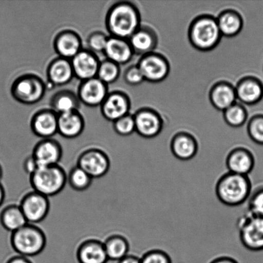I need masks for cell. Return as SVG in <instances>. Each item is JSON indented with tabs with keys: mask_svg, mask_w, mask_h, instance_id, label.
I'll use <instances>...</instances> for the list:
<instances>
[{
	"mask_svg": "<svg viewBox=\"0 0 263 263\" xmlns=\"http://www.w3.org/2000/svg\"><path fill=\"white\" fill-rule=\"evenodd\" d=\"M105 25L110 36L128 40L140 27L138 8L128 2L116 3L107 11Z\"/></svg>",
	"mask_w": 263,
	"mask_h": 263,
	"instance_id": "1",
	"label": "cell"
},
{
	"mask_svg": "<svg viewBox=\"0 0 263 263\" xmlns=\"http://www.w3.org/2000/svg\"><path fill=\"white\" fill-rule=\"evenodd\" d=\"M252 191V182L249 176L229 172L221 175L215 185L216 197L229 207L243 204L248 200Z\"/></svg>",
	"mask_w": 263,
	"mask_h": 263,
	"instance_id": "2",
	"label": "cell"
},
{
	"mask_svg": "<svg viewBox=\"0 0 263 263\" xmlns=\"http://www.w3.org/2000/svg\"><path fill=\"white\" fill-rule=\"evenodd\" d=\"M46 236L41 228L34 224L27 223L14 232L10 237V243L20 256L26 257L37 256L45 249Z\"/></svg>",
	"mask_w": 263,
	"mask_h": 263,
	"instance_id": "3",
	"label": "cell"
},
{
	"mask_svg": "<svg viewBox=\"0 0 263 263\" xmlns=\"http://www.w3.org/2000/svg\"><path fill=\"white\" fill-rule=\"evenodd\" d=\"M68 176L60 165L39 167L30 176L31 186L33 191L46 197H53L64 190Z\"/></svg>",
	"mask_w": 263,
	"mask_h": 263,
	"instance_id": "4",
	"label": "cell"
},
{
	"mask_svg": "<svg viewBox=\"0 0 263 263\" xmlns=\"http://www.w3.org/2000/svg\"><path fill=\"white\" fill-rule=\"evenodd\" d=\"M47 89L43 80L37 74L27 73L17 77L10 88L13 99L20 104L34 105L45 97Z\"/></svg>",
	"mask_w": 263,
	"mask_h": 263,
	"instance_id": "5",
	"label": "cell"
},
{
	"mask_svg": "<svg viewBox=\"0 0 263 263\" xmlns=\"http://www.w3.org/2000/svg\"><path fill=\"white\" fill-rule=\"evenodd\" d=\"M221 36L217 20L209 15L197 18L190 27L191 42L200 50L208 51L215 48Z\"/></svg>",
	"mask_w": 263,
	"mask_h": 263,
	"instance_id": "6",
	"label": "cell"
},
{
	"mask_svg": "<svg viewBox=\"0 0 263 263\" xmlns=\"http://www.w3.org/2000/svg\"><path fill=\"white\" fill-rule=\"evenodd\" d=\"M237 228L245 248L252 252L263 251V217L247 212L237 221Z\"/></svg>",
	"mask_w": 263,
	"mask_h": 263,
	"instance_id": "7",
	"label": "cell"
},
{
	"mask_svg": "<svg viewBox=\"0 0 263 263\" xmlns=\"http://www.w3.org/2000/svg\"><path fill=\"white\" fill-rule=\"evenodd\" d=\"M19 206L27 222L36 225L47 217L50 203L48 197L33 190L23 196Z\"/></svg>",
	"mask_w": 263,
	"mask_h": 263,
	"instance_id": "8",
	"label": "cell"
},
{
	"mask_svg": "<svg viewBox=\"0 0 263 263\" xmlns=\"http://www.w3.org/2000/svg\"><path fill=\"white\" fill-rule=\"evenodd\" d=\"M77 165L92 179H97L105 176L109 171L110 161L102 149L91 148L85 149L79 155Z\"/></svg>",
	"mask_w": 263,
	"mask_h": 263,
	"instance_id": "9",
	"label": "cell"
},
{
	"mask_svg": "<svg viewBox=\"0 0 263 263\" xmlns=\"http://www.w3.org/2000/svg\"><path fill=\"white\" fill-rule=\"evenodd\" d=\"M109 93L108 85L96 77L82 81L77 95L81 104L96 107L101 106Z\"/></svg>",
	"mask_w": 263,
	"mask_h": 263,
	"instance_id": "10",
	"label": "cell"
},
{
	"mask_svg": "<svg viewBox=\"0 0 263 263\" xmlns=\"http://www.w3.org/2000/svg\"><path fill=\"white\" fill-rule=\"evenodd\" d=\"M138 66L144 80L151 82L163 81L170 71L168 63L164 57L159 54L148 53L144 55Z\"/></svg>",
	"mask_w": 263,
	"mask_h": 263,
	"instance_id": "11",
	"label": "cell"
},
{
	"mask_svg": "<svg viewBox=\"0 0 263 263\" xmlns=\"http://www.w3.org/2000/svg\"><path fill=\"white\" fill-rule=\"evenodd\" d=\"M130 109L129 97L120 91L109 92L100 106L103 117L112 123L128 115Z\"/></svg>",
	"mask_w": 263,
	"mask_h": 263,
	"instance_id": "12",
	"label": "cell"
},
{
	"mask_svg": "<svg viewBox=\"0 0 263 263\" xmlns=\"http://www.w3.org/2000/svg\"><path fill=\"white\" fill-rule=\"evenodd\" d=\"M74 77L81 81L96 78L100 63L97 54L89 50H82L71 60Z\"/></svg>",
	"mask_w": 263,
	"mask_h": 263,
	"instance_id": "13",
	"label": "cell"
},
{
	"mask_svg": "<svg viewBox=\"0 0 263 263\" xmlns=\"http://www.w3.org/2000/svg\"><path fill=\"white\" fill-rule=\"evenodd\" d=\"M63 148L58 141L50 139H41L35 144L32 156L39 167L58 165L63 157Z\"/></svg>",
	"mask_w": 263,
	"mask_h": 263,
	"instance_id": "14",
	"label": "cell"
},
{
	"mask_svg": "<svg viewBox=\"0 0 263 263\" xmlns=\"http://www.w3.org/2000/svg\"><path fill=\"white\" fill-rule=\"evenodd\" d=\"M58 117L59 115L51 109L39 110L31 119V130L41 139L52 138L58 134Z\"/></svg>",
	"mask_w": 263,
	"mask_h": 263,
	"instance_id": "15",
	"label": "cell"
},
{
	"mask_svg": "<svg viewBox=\"0 0 263 263\" xmlns=\"http://www.w3.org/2000/svg\"><path fill=\"white\" fill-rule=\"evenodd\" d=\"M255 162L254 154L249 149L243 146L232 149L226 159L228 172L247 176L254 170Z\"/></svg>",
	"mask_w": 263,
	"mask_h": 263,
	"instance_id": "16",
	"label": "cell"
},
{
	"mask_svg": "<svg viewBox=\"0 0 263 263\" xmlns=\"http://www.w3.org/2000/svg\"><path fill=\"white\" fill-rule=\"evenodd\" d=\"M53 47L59 57L71 60L82 50V41L74 31L62 30L54 39Z\"/></svg>",
	"mask_w": 263,
	"mask_h": 263,
	"instance_id": "17",
	"label": "cell"
},
{
	"mask_svg": "<svg viewBox=\"0 0 263 263\" xmlns=\"http://www.w3.org/2000/svg\"><path fill=\"white\" fill-rule=\"evenodd\" d=\"M136 132L144 138H153L162 130V123L157 113L149 109H141L134 116Z\"/></svg>",
	"mask_w": 263,
	"mask_h": 263,
	"instance_id": "18",
	"label": "cell"
},
{
	"mask_svg": "<svg viewBox=\"0 0 263 263\" xmlns=\"http://www.w3.org/2000/svg\"><path fill=\"white\" fill-rule=\"evenodd\" d=\"M49 84L53 86L68 84L74 77L71 60L58 57L49 64L47 68Z\"/></svg>",
	"mask_w": 263,
	"mask_h": 263,
	"instance_id": "19",
	"label": "cell"
},
{
	"mask_svg": "<svg viewBox=\"0 0 263 263\" xmlns=\"http://www.w3.org/2000/svg\"><path fill=\"white\" fill-rule=\"evenodd\" d=\"M170 149L175 158L187 161L194 158L197 154L198 144L197 139L190 134L180 133L172 138Z\"/></svg>",
	"mask_w": 263,
	"mask_h": 263,
	"instance_id": "20",
	"label": "cell"
},
{
	"mask_svg": "<svg viewBox=\"0 0 263 263\" xmlns=\"http://www.w3.org/2000/svg\"><path fill=\"white\" fill-rule=\"evenodd\" d=\"M77 258L79 263H106L109 260L104 242L96 239L82 242L77 249Z\"/></svg>",
	"mask_w": 263,
	"mask_h": 263,
	"instance_id": "21",
	"label": "cell"
},
{
	"mask_svg": "<svg viewBox=\"0 0 263 263\" xmlns=\"http://www.w3.org/2000/svg\"><path fill=\"white\" fill-rule=\"evenodd\" d=\"M108 60L118 65H124L134 55V51L128 40L109 36L104 52Z\"/></svg>",
	"mask_w": 263,
	"mask_h": 263,
	"instance_id": "22",
	"label": "cell"
},
{
	"mask_svg": "<svg viewBox=\"0 0 263 263\" xmlns=\"http://www.w3.org/2000/svg\"><path fill=\"white\" fill-rule=\"evenodd\" d=\"M85 120L79 110L59 115L58 134L66 139H74L81 135Z\"/></svg>",
	"mask_w": 263,
	"mask_h": 263,
	"instance_id": "23",
	"label": "cell"
},
{
	"mask_svg": "<svg viewBox=\"0 0 263 263\" xmlns=\"http://www.w3.org/2000/svg\"><path fill=\"white\" fill-rule=\"evenodd\" d=\"M236 97L247 105H254L263 98V84L254 77H246L236 87Z\"/></svg>",
	"mask_w": 263,
	"mask_h": 263,
	"instance_id": "24",
	"label": "cell"
},
{
	"mask_svg": "<svg viewBox=\"0 0 263 263\" xmlns=\"http://www.w3.org/2000/svg\"><path fill=\"white\" fill-rule=\"evenodd\" d=\"M128 42L134 53L145 55L156 48L157 40L156 33L151 28L140 27L128 39Z\"/></svg>",
	"mask_w": 263,
	"mask_h": 263,
	"instance_id": "25",
	"label": "cell"
},
{
	"mask_svg": "<svg viewBox=\"0 0 263 263\" xmlns=\"http://www.w3.org/2000/svg\"><path fill=\"white\" fill-rule=\"evenodd\" d=\"M211 101L216 109L224 110L235 104L236 90L225 82L214 86L211 91Z\"/></svg>",
	"mask_w": 263,
	"mask_h": 263,
	"instance_id": "26",
	"label": "cell"
},
{
	"mask_svg": "<svg viewBox=\"0 0 263 263\" xmlns=\"http://www.w3.org/2000/svg\"><path fill=\"white\" fill-rule=\"evenodd\" d=\"M81 104L77 95L69 90L57 92L50 101L51 109L58 115L79 110Z\"/></svg>",
	"mask_w": 263,
	"mask_h": 263,
	"instance_id": "27",
	"label": "cell"
},
{
	"mask_svg": "<svg viewBox=\"0 0 263 263\" xmlns=\"http://www.w3.org/2000/svg\"><path fill=\"white\" fill-rule=\"evenodd\" d=\"M0 222L12 233L28 223L19 205H9L5 208L0 215Z\"/></svg>",
	"mask_w": 263,
	"mask_h": 263,
	"instance_id": "28",
	"label": "cell"
},
{
	"mask_svg": "<svg viewBox=\"0 0 263 263\" xmlns=\"http://www.w3.org/2000/svg\"><path fill=\"white\" fill-rule=\"evenodd\" d=\"M104 244L108 259L120 261L128 255L129 242L125 237L120 234L109 236Z\"/></svg>",
	"mask_w": 263,
	"mask_h": 263,
	"instance_id": "29",
	"label": "cell"
},
{
	"mask_svg": "<svg viewBox=\"0 0 263 263\" xmlns=\"http://www.w3.org/2000/svg\"><path fill=\"white\" fill-rule=\"evenodd\" d=\"M217 23L221 35L233 37L240 32L243 21L241 15L234 10H227L221 14Z\"/></svg>",
	"mask_w": 263,
	"mask_h": 263,
	"instance_id": "30",
	"label": "cell"
},
{
	"mask_svg": "<svg viewBox=\"0 0 263 263\" xmlns=\"http://www.w3.org/2000/svg\"><path fill=\"white\" fill-rule=\"evenodd\" d=\"M92 178L89 176L81 167L76 166L70 170L68 181L70 187L77 192H84L91 186Z\"/></svg>",
	"mask_w": 263,
	"mask_h": 263,
	"instance_id": "31",
	"label": "cell"
},
{
	"mask_svg": "<svg viewBox=\"0 0 263 263\" xmlns=\"http://www.w3.org/2000/svg\"><path fill=\"white\" fill-rule=\"evenodd\" d=\"M120 72L118 64L106 59L100 63L97 77L107 85L111 84L119 79Z\"/></svg>",
	"mask_w": 263,
	"mask_h": 263,
	"instance_id": "32",
	"label": "cell"
},
{
	"mask_svg": "<svg viewBox=\"0 0 263 263\" xmlns=\"http://www.w3.org/2000/svg\"><path fill=\"white\" fill-rule=\"evenodd\" d=\"M227 123L234 127H238L246 123L247 113L241 105L234 104L224 111Z\"/></svg>",
	"mask_w": 263,
	"mask_h": 263,
	"instance_id": "33",
	"label": "cell"
},
{
	"mask_svg": "<svg viewBox=\"0 0 263 263\" xmlns=\"http://www.w3.org/2000/svg\"><path fill=\"white\" fill-rule=\"evenodd\" d=\"M247 212L263 217V185L252 191L248 199Z\"/></svg>",
	"mask_w": 263,
	"mask_h": 263,
	"instance_id": "34",
	"label": "cell"
},
{
	"mask_svg": "<svg viewBox=\"0 0 263 263\" xmlns=\"http://www.w3.org/2000/svg\"><path fill=\"white\" fill-rule=\"evenodd\" d=\"M247 130L250 138L255 143L263 145V115H256L252 118Z\"/></svg>",
	"mask_w": 263,
	"mask_h": 263,
	"instance_id": "35",
	"label": "cell"
},
{
	"mask_svg": "<svg viewBox=\"0 0 263 263\" xmlns=\"http://www.w3.org/2000/svg\"><path fill=\"white\" fill-rule=\"evenodd\" d=\"M113 128L118 135L128 136L136 132L134 116L129 114L113 122Z\"/></svg>",
	"mask_w": 263,
	"mask_h": 263,
	"instance_id": "36",
	"label": "cell"
},
{
	"mask_svg": "<svg viewBox=\"0 0 263 263\" xmlns=\"http://www.w3.org/2000/svg\"><path fill=\"white\" fill-rule=\"evenodd\" d=\"M109 36L99 31L91 33L87 40L88 50L96 53H104Z\"/></svg>",
	"mask_w": 263,
	"mask_h": 263,
	"instance_id": "37",
	"label": "cell"
},
{
	"mask_svg": "<svg viewBox=\"0 0 263 263\" xmlns=\"http://www.w3.org/2000/svg\"><path fill=\"white\" fill-rule=\"evenodd\" d=\"M141 263H172L170 255L161 249H152L140 257Z\"/></svg>",
	"mask_w": 263,
	"mask_h": 263,
	"instance_id": "38",
	"label": "cell"
},
{
	"mask_svg": "<svg viewBox=\"0 0 263 263\" xmlns=\"http://www.w3.org/2000/svg\"><path fill=\"white\" fill-rule=\"evenodd\" d=\"M124 79L126 83L131 86H136L145 81L138 66H133L128 68L125 71Z\"/></svg>",
	"mask_w": 263,
	"mask_h": 263,
	"instance_id": "39",
	"label": "cell"
},
{
	"mask_svg": "<svg viewBox=\"0 0 263 263\" xmlns=\"http://www.w3.org/2000/svg\"><path fill=\"white\" fill-rule=\"evenodd\" d=\"M39 168V165L37 162H36L35 159L33 158L32 154L30 156H28L27 158L25 159L24 162H23V169L25 172L27 173L30 176L31 175L34 174Z\"/></svg>",
	"mask_w": 263,
	"mask_h": 263,
	"instance_id": "40",
	"label": "cell"
},
{
	"mask_svg": "<svg viewBox=\"0 0 263 263\" xmlns=\"http://www.w3.org/2000/svg\"><path fill=\"white\" fill-rule=\"evenodd\" d=\"M210 263H239L237 260L233 257L223 256L216 257Z\"/></svg>",
	"mask_w": 263,
	"mask_h": 263,
	"instance_id": "41",
	"label": "cell"
},
{
	"mask_svg": "<svg viewBox=\"0 0 263 263\" xmlns=\"http://www.w3.org/2000/svg\"><path fill=\"white\" fill-rule=\"evenodd\" d=\"M7 263H32L30 260L24 256H13L11 258H10L9 261Z\"/></svg>",
	"mask_w": 263,
	"mask_h": 263,
	"instance_id": "42",
	"label": "cell"
},
{
	"mask_svg": "<svg viewBox=\"0 0 263 263\" xmlns=\"http://www.w3.org/2000/svg\"><path fill=\"white\" fill-rule=\"evenodd\" d=\"M118 263H141V258L134 255H127Z\"/></svg>",
	"mask_w": 263,
	"mask_h": 263,
	"instance_id": "43",
	"label": "cell"
},
{
	"mask_svg": "<svg viewBox=\"0 0 263 263\" xmlns=\"http://www.w3.org/2000/svg\"><path fill=\"white\" fill-rule=\"evenodd\" d=\"M5 193L4 187H3L1 183H0V206L4 203L5 200Z\"/></svg>",
	"mask_w": 263,
	"mask_h": 263,
	"instance_id": "44",
	"label": "cell"
},
{
	"mask_svg": "<svg viewBox=\"0 0 263 263\" xmlns=\"http://www.w3.org/2000/svg\"><path fill=\"white\" fill-rule=\"evenodd\" d=\"M2 176H3V170L2 168L1 165H0V180L2 179Z\"/></svg>",
	"mask_w": 263,
	"mask_h": 263,
	"instance_id": "45",
	"label": "cell"
}]
</instances>
